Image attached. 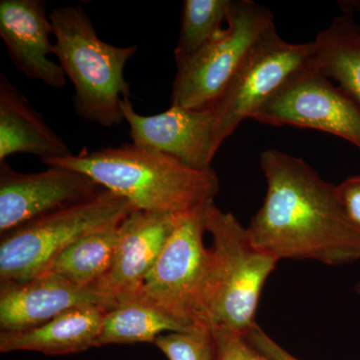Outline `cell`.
Listing matches in <instances>:
<instances>
[{"label": "cell", "mask_w": 360, "mask_h": 360, "mask_svg": "<svg viewBox=\"0 0 360 360\" xmlns=\"http://www.w3.org/2000/svg\"><path fill=\"white\" fill-rule=\"evenodd\" d=\"M260 167L267 188L248 227L253 245L278 260L328 265L360 260V229L343 210L335 186L302 158L278 149L264 150Z\"/></svg>", "instance_id": "obj_1"}, {"label": "cell", "mask_w": 360, "mask_h": 360, "mask_svg": "<svg viewBox=\"0 0 360 360\" xmlns=\"http://www.w3.org/2000/svg\"><path fill=\"white\" fill-rule=\"evenodd\" d=\"M86 174L98 186L142 212L186 214L214 200L219 176L212 168L194 169L172 156L134 143L42 161Z\"/></svg>", "instance_id": "obj_2"}, {"label": "cell", "mask_w": 360, "mask_h": 360, "mask_svg": "<svg viewBox=\"0 0 360 360\" xmlns=\"http://www.w3.org/2000/svg\"><path fill=\"white\" fill-rule=\"evenodd\" d=\"M53 26V56L75 87L73 106L78 117L103 127L124 122L122 103L129 99L124 70L137 45L120 47L97 35L82 6H65L49 13Z\"/></svg>", "instance_id": "obj_3"}, {"label": "cell", "mask_w": 360, "mask_h": 360, "mask_svg": "<svg viewBox=\"0 0 360 360\" xmlns=\"http://www.w3.org/2000/svg\"><path fill=\"white\" fill-rule=\"evenodd\" d=\"M205 219L212 246L201 305L203 322L245 336L257 323L265 281L279 260L253 245L248 229L214 200L206 205Z\"/></svg>", "instance_id": "obj_4"}, {"label": "cell", "mask_w": 360, "mask_h": 360, "mask_svg": "<svg viewBox=\"0 0 360 360\" xmlns=\"http://www.w3.org/2000/svg\"><path fill=\"white\" fill-rule=\"evenodd\" d=\"M134 210L125 198L103 188L89 200L46 213L2 234L0 283H21L37 276L78 239L122 224Z\"/></svg>", "instance_id": "obj_5"}, {"label": "cell", "mask_w": 360, "mask_h": 360, "mask_svg": "<svg viewBox=\"0 0 360 360\" xmlns=\"http://www.w3.org/2000/svg\"><path fill=\"white\" fill-rule=\"evenodd\" d=\"M272 26L274 15L267 7L250 0H232L224 30L198 51L175 59L172 105L200 110L214 103Z\"/></svg>", "instance_id": "obj_6"}, {"label": "cell", "mask_w": 360, "mask_h": 360, "mask_svg": "<svg viewBox=\"0 0 360 360\" xmlns=\"http://www.w3.org/2000/svg\"><path fill=\"white\" fill-rule=\"evenodd\" d=\"M206 205L180 215L141 288L189 328L207 326L201 309L210 264V250L203 241Z\"/></svg>", "instance_id": "obj_7"}, {"label": "cell", "mask_w": 360, "mask_h": 360, "mask_svg": "<svg viewBox=\"0 0 360 360\" xmlns=\"http://www.w3.org/2000/svg\"><path fill=\"white\" fill-rule=\"evenodd\" d=\"M251 120L335 135L360 150V104L319 70L314 58L257 108Z\"/></svg>", "instance_id": "obj_8"}, {"label": "cell", "mask_w": 360, "mask_h": 360, "mask_svg": "<svg viewBox=\"0 0 360 360\" xmlns=\"http://www.w3.org/2000/svg\"><path fill=\"white\" fill-rule=\"evenodd\" d=\"M314 56V42L290 44L281 39L276 25L267 30L212 104L219 148L293 73L311 63Z\"/></svg>", "instance_id": "obj_9"}, {"label": "cell", "mask_w": 360, "mask_h": 360, "mask_svg": "<svg viewBox=\"0 0 360 360\" xmlns=\"http://www.w3.org/2000/svg\"><path fill=\"white\" fill-rule=\"evenodd\" d=\"M77 170L49 167L22 174L0 162V236L54 210L82 202L103 191Z\"/></svg>", "instance_id": "obj_10"}, {"label": "cell", "mask_w": 360, "mask_h": 360, "mask_svg": "<svg viewBox=\"0 0 360 360\" xmlns=\"http://www.w3.org/2000/svg\"><path fill=\"white\" fill-rule=\"evenodd\" d=\"M122 110L132 143L172 156L194 169L212 168L219 148L212 105L200 110L170 105L165 112L141 115L124 99Z\"/></svg>", "instance_id": "obj_11"}, {"label": "cell", "mask_w": 360, "mask_h": 360, "mask_svg": "<svg viewBox=\"0 0 360 360\" xmlns=\"http://www.w3.org/2000/svg\"><path fill=\"white\" fill-rule=\"evenodd\" d=\"M115 296L99 285L82 286L53 274H39L21 283H0V329L15 333L41 326L70 310H110Z\"/></svg>", "instance_id": "obj_12"}, {"label": "cell", "mask_w": 360, "mask_h": 360, "mask_svg": "<svg viewBox=\"0 0 360 360\" xmlns=\"http://www.w3.org/2000/svg\"><path fill=\"white\" fill-rule=\"evenodd\" d=\"M53 26L42 0H1L0 37L7 54L26 77L63 89L66 75L53 56Z\"/></svg>", "instance_id": "obj_13"}, {"label": "cell", "mask_w": 360, "mask_h": 360, "mask_svg": "<svg viewBox=\"0 0 360 360\" xmlns=\"http://www.w3.org/2000/svg\"><path fill=\"white\" fill-rule=\"evenodd\" d=\"M180 215L134 210L120 224V238L108 276L98 284L111 295L141 290Z\"/></svg>", "instance_id": "obj_14"}, {"label": "cell", "mask_w": 360, "mask_h": 360, "mask_svg": "<svg viewBox=\"0 0 360 360\" xmlns=\"http://www.w3.org/2000/svg\"><path fill=\"white\" fill-rule=\"evenodd\" d=\"M16 153L42 161L72 155L70 146L30 105L25 94L0 75V162Z\"/></svg>", "instance_id": "obj_15"}, {"label": "cell", "mask_w": 360, "mask_h": 360, "mask_svg": "<svg viewBox=\"0 0 360 360\" xmlns=\"http://www.w3.org/2000/svg\"><path fill=\"white\" fill-rule=\"evenodd\" d=\"M108 309L70 310L41 326L15 333H0V352H34L66 355L97 347Z\"/></svg>", "instance_id": "obj_16"}, {"label": "cell", "mask_w": 360, "mask_h": 360, "mask_svg": "<svg viewBox=\"0 0 360 360\" xmlns=\"http://www.w3.org/2000/svg\"><path fill=\"white\" fill-rule=\"evenodd\" d=\"M189 328L163 309L143 291L116 297V304L104 315L97 347L110 345L150 342L168 333Z\"/></svg>", "instance_id": "obj_17"}, {"label": "cell", "mask_w": 360, "mask_h": 360, "mask_svg": "<svg viewBox=\"0 0 360 360\" xmlns=\"http://www.w3.org/2000/svg\"><path fill=\"white\" fill-rule=\"evenodd\" d=\"M312 42L319 70L360 104V27L354 15L338 16Z\"/></svg>", "instance_id": "obj_18"}, {"label": "cell", "mask_w": 360, "mask_h": 360, "mask_svg": "<svg viewBox=\"0 0 360 360\" xmlns=\"http://www.w3.org/2000/svg\"><path fill=\"white\" fill-rule=\"evenodd\" d=\"M120 238V224L90 233L61 251L37 276L53 274L78 285H98L110 270Z\"/></svg>", "instance_id": "obj_19"}, {"label": "cell", "mask_w": 360, "mask_h": 360, "mask_svg": "<svg viewBox=\"0 0 360 360\" xmlns=\"http://www.w3.org/2000/svg\"><path fill=\"white\" fill-rule=\"evenodd\" d=\"M232 0H186L182 8L175 59L186 58L221 32L226 25Z\"/></svg>", "instance_id": "obj_20"}, {"label": "cell", "mask_w": 360, "mask_h": 360, "mask_svg": "<svg viewBox=\"0 0 360 360\" xmlns=\"http://www.w3.org/2000/svg\"><path fill=\"white\" fill-rule=\"evenodd\" d=\"M153 345L168 360H217L214 335L208 326L165 333Z\"/></svg>", "instance_id": "obj_21"}, {"label": "cell", "mask_w": 360, "mask_h": 360, "mask_svg": "<svg viewBox=\"0 0 360 360\" xmlns=\"http://www.w3.org/2000/svg\"><path fill=\"white\" fill-rule=\"evenodd\" d=\"M217 360H269L251 347L245 336L225 328H212Z\"/></svg>", "instance_id": "obj_22"}, {"label": "cell", "mask_w": 360, "mask_h": 360, "mask_svg": "<svg viewBox=\"0 0 360 360\" xmlns=\"http://www.w3.org/2000/svg\"><path fill=\"white\" fill-rule=\"evenodd\" d=\"M335 191L348 219L360 229V174L343 180Z\"/></svg>", "instance_id": "obj_23"}, {"label": "cell", "mask_w": 360, "mask_h": 360, "mask_svg": "<svg viewBox=\"0 0 360 360\" xmlns=\"http://www.w3.org/2000/svg\"><path fill=\"white\" fill-rule=\"evenodd\" d=\"M248 343L269 360H300L281 347L257 323L245 335Z\"/></svg>", "instance_id": "obj_24"}, {"label": "cell", "mask_w": 360, "mask_h": 360, "mask_svg": "<svg viewBox=\"0 0 360 360\" xmlns=\"http://www.w3.org/2000/svg\"><path fill=\"white\" fill-rule=\"evenodd\" d=\"M354 290H355V292H356L357 295H360V281H359V283H356V285H355Z\"/></svg>", "instance_id": "obj_25"}]
</instances>
